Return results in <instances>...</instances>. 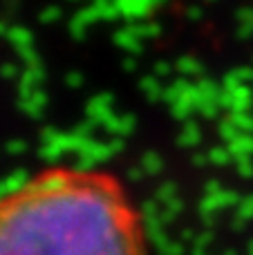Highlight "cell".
Instances as JSON below:
<instances>
[{
  "label": "cell",
  "instance_id": "cell-1",
  "mask_svg": "<svg viewBox=\"0 0 253 255\" xmlns=\"http://www.w3.org/2000/svg\"><path fill=\"white\" fill-rule=\"evenodd\" d=\"M0 255H148L115 175L47 168L0 197Z\"/></svg>",
  "mask_w": 253,
  "mask_h": 255
}]
</instances>
